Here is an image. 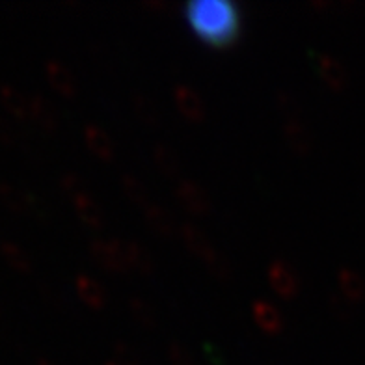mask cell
<instances>
[{
  "label": "cell",
  "instance_id": "cell-1",
  "mask_svg": "<svg viewBox=\"0 0 365 365\" xmlns=\"http://www.w3.org/2000/svg\"><path fill=\"white\" fill-rule=\"evenodd\" d=\"M185 19L212 47L233 45L240 34V11L230 0H190Z\"/></svg>",
  "mask_w": 365,
  "mask_h": 365
},
{
  "label": "cell",
  "instance_id": "cell-2",
  "mask_svg": "<svg viewBox=\"0 0 365 365\" xmlns=\"http://www.w3.org/2000/svg\"><path fill=\"white\" fill-rule=\"evenodd\" d=\"M130 240L99 239L91 242V254L108 270H133L130 259Z\"/></svg>",
  "mask_w": 365,
  "mask_h": 365
},
{
  "label": "cell",
  "instance_id": "cell-3",
  "mask_svg": "<svg viewBox=\"0 0 365 365\" xmlns=\"http://www.w3.org/2000/svg\"><path fill=\"white\" fill-rule=\"evenodd\" d=\"M182 233V240H185V245L190 248L194 255H196L197 259L203 261V263L209 267V269L217 270L218 274H224L230 267L226 264L224 257L217 252V248L212 246V242L209 239H205L202 231L197 230L194 226H185L181 230Z\"/></svg>",
  "mask_w": 365,
  "mask_h": 365
},
{
  "label": "cell",
  "instance_id": "cell-4",
  "mask_svg": "<svg viewBox=\"0 0 365 365\" xmlns=\"http://www.w3.org/2000/svg\"><path fill=\"white\" fill-rule=\"evenodd\" d=\"M270 287L282 297L293 298L300 291V276L297 270L285 261H274L267 269Z\"/></svg>",
  "mask_w": 365,
  "mask_h": 365
},
{
  "label": "cell",
  "instance_id": "cell-5",
  "mask_svg": "<svg viewBox=\"0 0 365 365\" xmlns=\"http://www.w3.org/2000/svg\"><path fill=\"white\" fill-rule=\"evenodd\" d=\"M175 196L179 203L192 215H205L211 211V197L196 181L179 179L175 185Z\"/></svg>",
  "mask_w": 365,
  "mask_h": 365
},
{
  "label": "cell",
  "instance_id": "cell-6",
  "mask_svg": "<svg viewBox=\"0 0 365 365\" xmlns=\"http://www.w3.org/2000/svg\"><path fill=\"white\" fill-rule=\"evenodd\" d=\"M173 103L178 106L179 114L188 121H202L207 114L205 103L202 96L194 88L187 84H178L173 88Z\"/></svg>",
  "mask_w": 365,
  "mask_h": 365
},
{
  "label": "cell",
  "instance_id": "cell-7",
  "mask_svg": "<svg viewBox=\"0 0 365 365\" xmlns=\"http://www.w3.org/2000/svg\"><path fill=\"white\" fill-rule=\"evenodd\" d=\"M317 69L322 81L327 82L330 88H334V90H343L349 84V71H346V68L343 66V62H339L337 58L330 56V54H322L319 58Z\"/></svg>",
  "mask_w": 365,
  "mask_h": 365
},
{
  "label": "cell",
  "instance_id": "cell-8",
  "mask_svg": "<svg viewBox=\"0 0 365 365\" xmlns=\"http://www.w3.org/2000/svg\"><path fill=\"white\" fill-rule=\"evenodd\" d=\"M84 138H86V144L91 153L97 155L99 159L108 160L114 157V140L108 136V133L103 127L97 125V123H88L86 129H84Z\"/></svg>",
  "mask_w": 365,
  "mask_h": 365
},
{
  "label": "cell",
  "instance_id": "cell-9",
  "mask_svg": "<svg viewBox=\"0 0 365 365\" xmlns=\"http://www.w3.org/2000/svg\"><path fill=\"white\" fill-rule=\"evenodd\" d=\"M337 285H339L343 300L346 302L356 304L365 300V279L360 272L352 269H341L337 274Z\"/></svg>",
  "mask_w": 365,
  "mask_h": 365
},
{
  "label": "cell",
  "instance_id": "cell-10",
  "mask_svg": "<svg viewBox=\"0 0 365 365\" xmlns=\"http://www.w3.org/2000/svg\"><path fill=\"white\" fill-rule=\"evenodd\" d=\"M252 312H254L255 322L264 331L276 334V331L284 328V315L279 313V309L274 304L264 302V300H255L254 306H252Z\"/></svg>",
  "mask_w": 365,
  "mask_h": 365
},
{
  "label": "cell",
  "instance_id": "cell-11",
  "mask_svg": "<svg viewBox=\"0 0 365 365\" xmlns=\"http://www.w3.org/2000/svg\"><path fill=\"white\" fill-rule=\"evenodd\" d=\"M78 289H81V294L84 298V302L93 309H101L106 306V300H108V293H106L105 285H101V282H97L96 278L91 276H84L78 282Z\"/></svg>",
  "mask_w": 365,
  "mask_h": 365
},
{
  "label": "cell",
  "instance_id": "cell-12",
  "mask_svg": "<svg viewBox=\"0 0 365 365\" xmlns=\"http://www.w3.org/2000/svg\"><path fill=\"white\" fill-rule=\"evenodd\" d=\"M144 215L145 220L149 222V226L159 231V233H172L173 231V220L170 217V212L164 211L163 207H159L157 203L149 202L148 205H144Z\"/></svg>",
  "mask_w": 365,
  "mask_h": 365
},
{
  "label": "cell",
  "instance_id": "cell-13",
  "mask_svg": "<svg viewBox=\"0 0 365 365\" xmlns=\"http://www.w3.org/2000/svg\"><path fill=\"white\" fill-rule=\"evenodd\" d=\"M153 160L157 168L163 170L164 173H175L179 172V159L178 155L173 153L172 149L166 145H155L153 149Z\"/></svg>",
  "mask_w": 365,
  "mask_h": 365
},
{
  "label": "cell",
  "instance_id": "cell-14",
  "mask_svg": "<svg viewBox=\"0 0 365 365\" xmlns=\"http://www.w3.org/2000/svg\"><path fill=\"white\" fill-rule=\"evenodd\" d=\"M129 309H130V315L135 317V321L138 322V324L151 327V324L155 322V312L151 309V306H149L145 300H142V298H138V297L130 298Z\"/></svg>",
  "mask_w": 365,
  "mask_h": 365
},
{
  "label": "cell",
  "instance_id": "cell-15",
  "mask_svg": "<svg viewBox=\"0 0 365 365\" xmlns=\"http://www.w3.org/2000/svg\"><path fill=\"white\" fill-rule=\"evenodd\" d=\"M285 135H287L289 144H291V148H293L294 151H309V148H312L309 135L298 121H294L293 129H291V127L285 129Z\"/></svg>",
  "mask_w": 365,
  "mask_h": 365
},
{
  "label": "cell",
  "instance_id": "cell-16",
  "mask_svg": "<svg viewBox=\"0 0 365 365\" xmlns=\"http://www.w3.org/2000/svg\"><path fill=\"white\" fill-rule=\"evenodd\" d=\"M123 190L127 192V196L130 197V200H135L138 205H148L149 203V196L148 192H145V187L142 185V181H138V179L135 178V175H125L123 178Z\"/></svg>",
  "mask_w": 365,
  "mask_h": 365
}]
</instances>
